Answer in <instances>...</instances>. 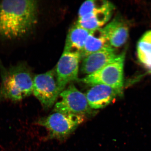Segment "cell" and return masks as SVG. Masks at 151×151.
I'll list each match as a JSON object with an SVG mask.
<instances>
[{"label":"cell","mask_w":151,"mask_h":151,"mask_svg":"<svg viewBox=\"0 0 151 151\" xmlns=\"http://www.w3.org/2000/svg\"><path fill=\"white\" fill-rule=\"evenodd\" d=\"M59 96L61 100L55 103L54 112L85 117L92 114V109L89 107L85 94L80 92L73 84H69Z\"/></svg>","instance_id":"obj_5"},{"label":"cell","mask_w":151,"mask_h":151,"mask_svg":"<svg viewBox=\"0 0 151 151\" xmlns=\"http://www.w3.org/2000/svg\"><path fill=\"white\" fill-rule=\"evenodd\" d=\"M85 116L54 112L40 118L37 124L44 127L50 139L63 140L67 138L84 122Z\"/></svg>","instance_id":"obj_4"},{"label":"cell","mask_w":151,"mask_h":151,"mask_svg":"<svg viewBox=\"0 0 151 151\" xmlns=\"http://www.w3.org/2000/svg\"><path fill=\"white\" fill-rule=\"evenodd\" d=\"M90 32L75 24L68 33L63 51L79 53L81 55Z\"/></svg>","instance_id":"obj_12"},{"label":"cell","mask_w":151,"mask_h":151,"mask_svg":"<svg viewBox=\"0 0 151 151\" xmlns=\"http://www.w3.org/2000/svg\"><path fill=\"white\" fill-rule=\"evenodd\" d=\"M115 7L113 4L105 0H89L84 2L80 6L78 18L94 11Z\"/></svg>","instance_id":"obj_15"},{"label":"cell","mask_w":151,"mask_h":151,"mask_svg":"<svg viewBox=\"0 0 151 151\" xmlns=\"http://www.w3.org/2000/svg\"><path fill=\"white\" fill-rule=\"evenodd\" d=\"M33 94L45 110H48L54 105L60 94L55 70H50L34 76Z\"/></svg>","instance_id":"obj_6"},{"label":"cell","mask_w":151,"mask_h":151,"mask_svg":"<svg viewBox=\"0 0 151 151\" xmlns=\"http://www.w3.org/2000/svg\"><path fill=\"white\" fill-rule=\"evenodd\" d=\"M122 95L116 89L103 84L91 86L85 94L89 107L95 110L105 108Z\"/></svg>","instance_id":"obj_8"},{"label":"cell","mask_w":151,"mask_h":151,"mask_svg":"<svg viewBox=\"0 0 151 151\" xmlns=\"http://www.w3.org/2000/svg\"><path fill=\"white\" fill-rule=\"evenodd\" d=\"M111 47L106 37L103 28L91 31L86 38L81 58L100 50Z\"/></svg>","instance_id":"obj_13"},{"label":"cell","mask_w":151,"mask_h":151,"mask_svg":"<svg viewBox=\"0 0 151 151\" xmlns=\"http://www.w3.org/2000/svg\"><path fill=\"white\" fill-rule=\"evenodd\" d=\"M116 49L112 47L103 49L83 58L81 72L86 75L96 72L108 65L117 56Z\"/></svg>","instance_id":"obj_9"},{"label":"cell","mask_w":151,"mask_h":151,"mask_svg":"<svg viewBox=\"0 0 151 151\" xmlns=\"http://www.w3.org/2000/svg\"><path fill=\"white\" fill-rule=\"evenodd\" d=\"M0 102H17L32 94L34 76L26 62L6 67L0 60Z\"/></svg>","instance_id":"obj_2"},{"label":"cell","mask_w":151,"mask_h":151,"mask_svg":"<svg viewBox=\"0 0 151 151\" xmlns=\"http://www.w3.org/2000/svg\"><path fill=\"white\" fill-rule=\"evenodd\" d=\"M137 52L140 62L151 71V30L145 33L139 40Z\"/></svg>","instance_id":"obj_14"},{"label":"cell","mask_w":151,"mask_h":151,"mask_svg":"<svg viewBox=\"0 0 151 151\" xmlns=\"http://www.w3.org/2000/svg\"><path fill=\"white\" fill-rule=\"evenodd\" d=\"M81 54L63 51L57 64L55 72L60 93L70 82L78 80Z\"/></svg>","instance_id":"obj_7"},{"label":"cell","mask_w":151,"mask_h":151,"mask_svg":"<svg viewBox=\"0 0 151 151\" xmlns=\"http://www.w3.org/2000/svg\"><path fill=\"white\" fill-rule=\"evenodd\" d=\"M126 52L118 54L113 61L96 72L78 81L90 86L103 84L117 90L122 95L124 88V65Z\"/></svg>","instance_id":"obj_3"},{"label":"cell","mask_w":151,"mask_h":151,"mask_svg":"<svg viewBox=\"0 0 151 151\" xmlns=\"http://www.w3.org/2000/svg\"><path fill=\"white\" fill-rule=\"evenodd\" d=\"M115 7L94 11L78 17L76 24L89 31L101 28L109 22Z\"/></svg>","instance_id":"obj_11"},{"label":"cell","mask_w":151,"mask_h":151,"mask_svg":"<svg viewBox=\"0 0 151 151\" xmlns=\"http://www.w3.org/2000/svg\"><path fill=\"white\" fill-rule=\"evenodd\" d=\"M103 29L109 45L115 49L123 46L128 40L129 27L120 18H115Z\"/></svg>","instance_id":"obj_10"},{"label":"cell","mask_w":151,"mask_h":151,"mask_svg":"<svg viewBox=\"0 0 151 151\" xmlns=\"http://www.w3.org/2000/svg\"><path fill=\"white\" fill-rule=\"evenodd\" d=\"M38 4L34 0L0 1V37L21 38L31 32L37 24Z\"/></svg>","instance_id":"obj_1"}]
</instances>
